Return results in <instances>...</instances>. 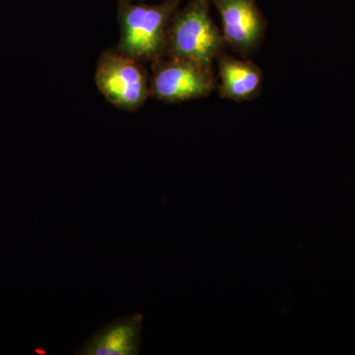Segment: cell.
Wrapping results in <instances>:
<instances>
[{"mask_svg":"<svg viewBox=\"0 0 355 355\" xmlns=\"http://www.w3.org/2000/svg\"><path fill=\"white\" fill-rule=\"evenodd\" d=\"M144 316L140 313L114 320L93 334L78 355H137L141 345Z\"/></svg>","mask_w":355,"mask_h":355,"instance_id":"6","label":"cell"},{"mask_svg":"<svg viewBox=\"0 0 355 355\" xmlns=\"http://www.w3.org/2000/svg\"><path fill=\"white\" fill-rule=\"evenodd\" d=\"M218 83L214 67L163 55L153 62L150 97L166 103L191 101L207 97Z\"/></svg>","mask_w":355,"mask_h":355,"instance_id":"4","label":"cell"},{"mask_svg":"<svg viewBox=\"0 0 355 355\" xmlns=\"http://www.w3.org/2000/svg\"><path fill=\"white\" fill-rule=\"evenodd\" d=\"M210 2L191 0L182 10L178 9L168 30L165 55L214 67L226 44L210 16Z\"/></svg>","mask_w":355,"mask_h":355,"instance_id":"2","label":"cell"},{"mask_svg":"<svg viewBox=\"0 0 355 355\" xmlns=\"http://www.w3.org/2000/svg\"><path fill=\"white\" fill-rule=\"evenodd\" d=\"M132 1H135V0H132Z\"/></svg>","mask_w":355,"mask_h":355,"instance_id":"8","label":"cell"},{"mask_svg":"<svg viewBox=\"0 0 355 355\" xmlns=\"http://www.w3.org/2000/svg\"><path fill=\"white\" fill-rule=\"evenodd\" d=\"M95 83L105 99L123 111H137L150 97V76L146 67L116 49L102 53Z\"/></svg>","mask_w":355,"mask_h":355,"instance_id":"3","label":"cell"},{"mask_svg":"<svg viewBox=\"0 0 355 355\" xmlns=\"http://www.w3.org/2000/svg\"><path fill=\"white\" fill-rule=\"evenodd\" d=\"M219 94L236 102L248 101L260 94L263 71L254 62L222 51L216 58Z\"/></svg>","mask_w":355,"mask_h":355,"instance_id":"7","label":"cell"},{"mask_svg":"<svg viewBox=\"0 0 355 355\" xmlns=\"http://www.w3.org/2000/svg\"><path fill=\"white\" fill-rule=\"evenodd\" d=\"M181 0H166L155 6L119 0L121 38L116 50L139 62H155L166 53L168 30Z\"/></svg>","mask_w":355,"mask_h":355,"instance_id":"1","label":"cell"},{"mask_svg":"<svg viewBox=\"0 0 355 355\" xmlns=\"http://www.w3.org/2000/svg\"><path fill=\"white\" fill-rule=\"evenodd\" d=\"M222 22L226 46L242 57L253 55L265 37L266 22L256 0H211Z\"/></svg>","mask_w":355,"mask_h":355,"instance_id":"5","label":"cell"}]
</instances>
